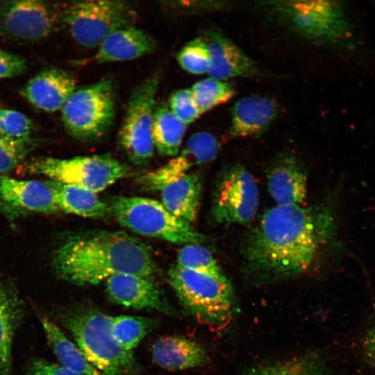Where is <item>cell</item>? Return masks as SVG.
<instances>
[{"instance_id":"83f0119b","label":"cell","mask_w":375,"mask_h":375,"mask_svg":"<svg viewBox=\"0 0 375 375\" xmlns=\"http://www.w3.org/2000/svg\"><path fill=\"white\" fill-rule=\"evenodd\" d=\"M190 90L201 114L227 102L235 94L229 83L211 77L196 82Z\"/></svg>"},{"instance_id":"3957f363","label":"cell","mask_w":375,"mask_h":375,"mask_svg":"<svg viewBox=\"0 0 375 375\" xmlns=\"http://www.w3.org/2000/svg\"><path fill=\"white\" fill-rule=\"evenodd\" d=\"M112 317L94 309L76 311L65 317L78 347L103 375H128L136 365L133 351L124 349L112 332Z\"/></svg>"},{"instance_id":"4dcf8cb0","label":"cell","mask_w":375,"mask_h":375,"mask_svg":"<svg viewBox=\"0 0 375 375\" xmlns=\"http://www.w3.org/2000/svg\"><path fill=\"white\" fill-rule=\"evenodd\" d=\"M176 59L179 65L190 74H208L210 53L205 39L198 38L188 42L178 51Z\"/></svg>"},{"instance_id":"74e56055","label":"cell","mask_w":375,"mask_h":375,"mask_svg":"<svg viewBox=\"0 0 375 375\" xmlns=\"http://www.w3.org/2000/svg\"><path fill=\"white\" fill-rule=\"evenodd\" d=\"M0 212L5 215L6 217H9L11 219L13 217H17L18 214L6 206L0 199Z\"/></svg>"},{"instance_id":"1f68e13d","label":"cell","mask_w":375,"mask_h":375,"mask_svg":"<svg viewBox=\"0 0 375 375\" xmlns=\"http://www.w3.org/2000/svg\"><path fill=\"white\" fill-rule=\"evenodd\" d=\"M34 130L33 122L26 115L0 103V135L28 138Z\"/></svg>"},{"instance_id":"4316f807","label":"cell","mask_w":375,"mask_h":375,"mask_svg":"<svg viewBox=\"0 0 375 375\" xmlns=\"http://www.w3.org/2000/svg\"><path fill=\"white\" fill-rule=\"evenodd\" d=\"M153 324L147 317L122 315L112 317V332L124 349L133 351L151 330Z\"/></svg>"},{"instance_id":"836d02e7","label":"cell","mask_w":375,"mask_h":375,"mask_svg":"<svg viewBox=\"0 0 375 375\" xmlns=\"http://www.w3.org/2000/svg\"><path fill=\"white\" fill-rule=\"evenodd\" d=\"M27 69V62L23 57L0 48V79L20 76Z\"/></svg>"},{"instance_id":"4fadbf2b","label":"cell","mask_w":375,"mask_h":375,"mask_svg":"<svg viewBox=\"0 0 375 375\" xmlns=\"http://www.w3.org/2000/svg\"><path fill=\"white\" fill-rule=\"evenodd\" d=\"M219 151V144L213 134L205 131L195 133L172 160L145 174L143 183L159 190L164 185L188 174L192 167L214 160Z\"/></svg>"},{"instance_id":"d6986e66","label":"cell","mask_w":375,"mask_h":375,"mask_svg":"<svg viewBox=\"0 0 375 375\" xmlns=\"http://www.w3.org/2000/svg\"><path fill=\"white\" fill-rule=\"evenodd\" d=\"M155 47L149 33L133 25L109 34L97 47L93 58L99 63L129 61L151 53Z\"/></svg>"},{"instance_id":"f1b7e54d","label":"cell","mask_w":375,"mask_h":375,"mask_svg":"<svg viewBox=\"0 0 375 375\" xmlns=\"http://www.w3.org/2000/svg\"><path fill=\"white\" fill-rule=\"evenodd\" d=\"M176 265L215 277H225L212 253L200 244L184 245L178 253Z\"/></svg>"},{"instance_id":"44dd1931","label":"cell","mask_w":375,"mask_h":375,"mask_svg":"<svg viewBox=\"0 0 375 375\" xmlns=\"http://www.w3.org/2000/svg\"><path fill=\"white\" fill-rule=\"evenodd\" d=\"M151 355L159 367L168 370L194 368L205 363L206 354L196 342L183 336H165L152 345Z\"/></svg>"},{"instance_id":"8fae6325","label":"cell","mask_w":375,"mask_h":375,"mask_svg":"<svg viewBox=\"0 0 375 375\" xmlns=\"http://www.w3.org/2000/svg\"><path fill=\"white\" fill-rule=\"evenodd\" d=\"M259 194L253 175L242 165L229 167L219 174L213 192L211 215L217 224H247L255 217Z\"/></svg>"},{"instance_id":"5b68a950","label":"cell","mask_w":375,"mask_h":375,"mask_svg":"<svg viewBox=\"0 0 375 375\" xmlns=\"http://www.w3.org/2000/svg\"><path fill=\"white\" fill-rule=\"evenodd\" d=\"M111 211L122 226L138 234L174 244H200L205 237L191 224L174 215L162 203L149 198L121 197Z\"/></svg>"},{"instance_id":"9c48e42d","label":"cell","mask_w":375,"mask_h":375,"mask_svg":"<svg viewBox=\"0 0 375 375\" xmlns=\"http://www.w3.org/2000/svg\"><path fill=\"white\" fill-rule=\"evenodd\" d=\"M115 112L113 85L105 79L76 89L62 108L61 118L72 136L92 140L108 132Z\"/></svg>"},{"instance_id":"484cf974","label":"cell","mask_w":375,"mask_h":375,"mask_svg":"<svg viewBox=\"0 0 375 375\" xmlns=\"http://www.w3.org/2000/svg\"><path fill=\"white\" fill-rule=\"evenodd\" d=\"M187 126L168 106L160 105L154 113L153 140L155 149L162 156H175L179 152Z\"/></svg>"},{"instance_id":"d4e9b609","label":"cell","mask_w":375,"mask_h":375,"mask_svg":"<svg viewBox=\"0 0 375 375\" xmlns=\"http://www.w3.org/2000/svg\"><path fill=\"white\" fill-rule=\"evenodd\" d=\"M47 339L60 365L83 375H103L85 358L78 346L70 341L51 320L42 319Z\"/></svg>"},{"instance_id":"e0dca14e","label":"cell","mask_w":375,"mask_h":375,"mask_svg":"<svg viewBox=\"0 0 375 375\" xmlns=\"http://www.w3.org/2000/svg\"><path fill=\"white\" fill-rule=\"evenodd\" d=\"M204 39L210 53L209 77L226 81L260 74L257 63L224 35L210 32Z\"/></svg>"},{"instance_id":"8992f818","label":"cell","mask_w":375,"mask_h":375,"mask_svg":"<svg viewBox=\"0 0 375 375\" xmlns=\"http://www.w3.org/2000/svg\"><path fill=\"white\" fill-rule=\"evenodd\" d=\"M169 284L185 308L199 319L218 325L232 308V288L226 277H215L176 265L168 272Z\"/></svg>"},{"instance_id":"f546056e","label":"cell","mask_w":375,"mask_h":375,"mask_svg":"<svg viewBox=\"0 0 375 375\" xmlns=\"http://www.w3.org/2000/svg\"><path fill=\"white\" fill-rule=\"evenodd\" d=\"M39 143L38 139L31 137L18 139L0 135V176H8Z\"/></svg>"},{"instance_id":"d590c367","label":"cell","mask_w":375,"mask_h":375,"mask_svg":"<svg viewBox=\"0 0 375 375\" xmlns=\"http://www.w3.org/2000/svg\"><path fill=\"white\" fill-rule=\"evenodd\" d=\"M29 375H83L69 370L60 365L44 360L34 361L31 365Z\"/></svg>"},{"instance_id":"603a6c76","label":"cell","mask_w":375,"mask_h":375,"mask_svg":"<svg viewBox=\"0 0 375 375\" xmlns=\"http://www.w3.org/2000/svg\"><path fill=\"white\" fill-rule=\"evenodd\" d=\"M50 183L60 210L84 217H102L109 211L92 191L51 180Z\"/></svg>"},{"instance_id":"e575fe53","label":"cell","mask_w":375,"mask_h":375,"mask_svg":"<svg viewBox=\"0 0 375 375\" xmlns=\"http://www.w3.org/2000/svg\"><path fill=\"white\" fill-rule=\"evenodd\" d=\"M308 365L303 362H290L257 371L253 375H310Z\"/></svg>"},{"instance_id":"30bf717a","label":"cell","mask_w":375,"mask_h":375,"mask_svg":"<svg viewBox=\"0 0 375 375\" xmlns=\"http://www.w3.org/2000/svg\"><path fill=\"white\" fill-rule=\"evenodd\" d=\"M160 74H151L131 94L119 134V142L128 158L135 164L148 162L155 147L153 124Z\"/></svg>"},{"instance_id":"6da1fadb","label":"cell","mask_w":375,"mask_h":375,"mask_svg":"<svg viewBox=\"0 0 375 375\" xmlns=\"http://www.w3.org/2000/svg\"><path fill=\"white\" fill-rule=\"evenodd\" d=\"M333 199L317 206H276L249 231L242 249L244 272L259 280L300 276L338 246Z\"/></svg>"},{"instance_id":"7402d4cb","label":"cell","mask_w":375,"mask_h":375,"mask_svg":"<svg viewBox=\"0 0 375 375\" xmlns=\"http://www.w3.org/2000/svg\"><path fill=\"white\" fill-rule=\"evenodd\" d=\"M201 186L197 174H186L159 189L162 204L172 214L191 224L197 217Z\"/></svg>"},{"instance_id":"ba28073f","label":"cell","mask_w":375,"mask_h":375,"mask_svg":"<svg viewBox=\"0 0 375 375\" xmlns=\"http://www.w3.org/2000/svg\"><path fill=\"white\" fill-rule=\"evenodd\" d=\"M135 19L133 8L122 1H79L61 10V19L72 39L88 48L97 47L114 31L133 26Z\"/></svg>"},{"instance_id":"d6a6232c","label":"cell","mask_w":375,"mask_h":375,"mask_svg":"<svg viewBox=\"0 0 375 375\" xmlns=\"http://www.w3.org/2000/svg\"><path fill=\"white\" fill-rule=\"evenodd\" d=\"M169 108L186 126L195 122L201 115L190 88L176 90L170 96Z\"/></svg>"},{"instance_id":"7c38bea8","label":"cell","mask_w":375,"mask_h":375,"mask_svg":"<svg viewBox=\"0 0 375 375\" xmlns=\"http://www.w3.org/2000/svg\"><path fill=\"white\" fill-rule=\"evenodd\" d=\"M61 11L41 0L0 1V35L15 42H34L48 38L54 31Z\"/></svg>"},{"instance_id":"ffe728a7","label":"cell","mask_w":375,"mask_h":375,"mask_svg":"<svg viewBox=\"0 0 375 375\" xmlns=\"http://www.w3.org/2000/svg\"><path fill=\"white\" fill-rule=\"evenodd\" d=\"M277 111L276 102L269 98L243 97L233 107L229 133L239 138L261 135L271 125Z\"/></svg>"},{"instance_id":"52a82bcc","label":"cell","mask_w":375,"mask_h":375,"mask_svg":"<svg viewBox=\"0 0 375 375\" xmlns=\"http://www.w3.org/2000/svg\"><path fill=\"white\" fill-rule=\"evenodd\" d=\"M29 172L56 182L77 185L95 193L128 176L126 165L106 155L70 158L38 157L27 164Z\"/></svg>"},{"instance_id":"cb8c5ba5","label":"cell","mask_w":375,"mask_h":375,"mask_svg":"<svg viewBox=\"0 0 375 375\" xmlns=\"http://www.w3.org/2000/svg\"><path fill=\"white\" fill-rule=\"evenodd\" d=\"M21 311L16 293L0 283V375H11L12 340Z\"/></svg>"},{"instance_id":"5bb4252c","label":"cell","mask_w":375,"mask_h":375,"mask_svg":"<svg viewBox=\"0 0 375 375\" xmlns=\"http://www.w3.org/2000/svg\"><path fill=\"white\" fill-rule=\"evenodd\" d=\"M76 89L75 78L60 68L45 69L24 85L22 94L33 107L46 112L61 110Z\"/></svg>"},{"instance_id":"277c9868","label":"cell","mask_w":375,"mask_h":375,"mask_svg":"<svg viewBox=\"0 0 375 375\" xmlns=\"http://www.w3.org/2000/svg\"><path fill=\"white\" fill-rule=\"evenodd\" d=\"M267 5L284 26L311 42L338 44L349 33L344 12L336 2L283 0L267 2Z\"/></svg>"},{"instance_id":"7a4b0ae2","label":"cell","mask_w":375,"mask_h":375,"mask_svg":"<svg viewBox=\"0 0 375 375\" xmlns=\"http://www.w3.org/2000/svg\"><path fill=\"white\" fill-rule=\"evenodd\" d=\"M62 279L77 285H96L119 274L153 280L156 267L149 248L122 232L100 231L72 237L52 257Z\"/></svg>"},{"instance_id":"8d00e7d4","label":"cell","mask_w":375,"mask_h":375,"mask_svg":"<svg viewBox=\"0 0 375 375\" xmlns=\"http://www.w3.org/2000/svg\"><path fill=\"white\" fill-rule=\"evenodd\" d=\"M362 349L366 360L375 367V324L365 334Z\"/></svg>"},{"instance_id":"ac0fdd59","label":"cell","mask_w":375,"mask_h":375,"mask_svg":"<svg viewBox=\"0 0 375 375\" xmlns=\"http://www.w3.org/2000/svg\"><path fill=\"white\" fill-rule=\"evenodd\" d=\"M267 188L277 206H301L307 193V175L290 155L276 161L267 174Z\"/></svg>"},{"instance_id":"2e32d148","label":"cell","mask_w":375,"mask_h":375,"mask_svg":"<svg viewBox=\"0 0 375 375\" xmlns=\"http://www.w3.org/2000/svg\"><path fill=\"white\" fill-rule=\"evenodd\" d=\"M0 199L17 214L19 211L51 214L60 210L50 181L0 176Z\"/></svg>"},{"instance_id":"9a60e30c","label":"cell","mask_w":375,"mask_h":375,"mask_svg":"<svg viewBox=\"0 0 375 375\" xmlns=\"http://www.w3.org/2000/svg\"><path fill=\"white\" fill-rule=\"evenodd\" d=\"M106 292L115 303L135 309L172 311L153 280L133 274H119L106 280Z\"/></svg>"}]
</instances>
